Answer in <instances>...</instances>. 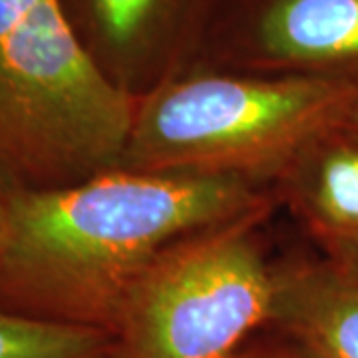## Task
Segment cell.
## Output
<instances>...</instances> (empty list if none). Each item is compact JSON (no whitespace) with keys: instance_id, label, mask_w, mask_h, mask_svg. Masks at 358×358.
I'll return each mask as SVG.
<instances>
[{"instance_id":"1","label":"cell","mask_w":358,"mask_h":358,"mask_svg":"<svg viewBox=\"0 0 358 358\" xmlns=\"http://www.w3.org/2000/svg\"><path fill=\"white\" fill-rule=\"evenodd\" d=\"M8 207L0 310L110 334L166 247L267 201L245 179L112 167L72 185L10 189Z\"/></svg>"},{"instance_id":"2","label":"cell","mask_w":358,"mask_h":358,"mask_svg":"<svg viewBox=\"0 0 358 358\" xmlns=\"http://www.w3.org/2000/svg\"><path fill=\"white\" fill-rule=\"evenodd\" d=\"M358 106V80L199 66L140 94L117 167L255 181L285 173Z\"/></svg>"},{"instance_id":"3","label":"cell","mask_w":358,"mask_h":358,"mask_svg":"<svg viewBox=\"0 0 358 358\" xmlns=\"http://www.w3.org/2000/svg\"><path fill=\"white\" fill-rule=\"evenodd\" d=\"M140 94L94 62L62 0H0V181L52 189L117 167Z\"/></svg>"},{"instance_id":"4","label":"cell","mask_w":358,"mask_h":358,"mask_svg":"<svg viewBox=\"0 0 358 358\" xmlns=\"http://www.w3.org/2000/svg\"><path fill=\"white\" fill-rule=\"evenodd\" d=\"M265 211L166 247L126 294L103 358H231L267 329L275 267L257 235Z\"/></svg>"},{"instance_id":"5","label":"cell","mask_w":358,"mask_h":358,"mask_svg":"<svg viewBox=\"0 0 358 358\" xmlns=\"http://www.w3.org/2000/svg\"><path fill=\"white\" fill-rule=\"evenodd\" d=\"M195 54L211 68L358 80V0H215Z\"/></svg>"},{"instance_id":"6","label":"cell","mask_w":358,"mask_h":358,"mask_svg":"<svg viewBox=\"0 0 358 358\" xmlns=\"http://www.w3.org/2000/svg\"><path fill=\"white\" fill-rule=\"evenodd\" d=\"M215 0H62L78 38L108 76L129 88L166 76L195 54Z\"/></svg>"},{"instance_id":"7","label":"cell","mask_w":358,"mask_h":358,"mask_svg":"<svg viewBox=\"0 0 358 358\" xmlns=\"http://www.w3.org/2000/svg\"><path fill=\"white\" fill-rule=\"evenodd\" d=\"M289 203L327 253L358 277V131L346 122L308 143L282 173Z\"/></svg>"},{"instance_id":"8","label":"cell","mask_w":358,"mask_h":358,"mask_svg":"<svg viewBox=\"0 0 358 358\" xmlns=\"http://www.w3.org/2000/svg\"><path fill=\"white\" fill-rule=\"evenodd\" d=\"M267 327L291 334L319 358H358V277L327 259L275 267Z\"/></svg>"},{"instance_id":"9","label":"cell","mask_w":358,"mask_h":358,"mask_svg":"<svg viewBox=\"0 0 358 358\" xmlns=\"http://www.w3.org/2000/svg\"><path fill=\"white\" fill-rule=\"evenodd\" d=\"M110 334L0 310V358H103Z\"/></svg>"},{"instance_id":"10","label":"cell","mask_w":358,"mask_h":358,"mask_svg":"<svg viewBox=\"0 0 358 358\" xmlns=\"http://www.w3.org/2000/svg\"><path fill=\"white\" fill-rule=\"evenodd\" d=\"M231 358H319L291 334L267 327V333L253 334Z\"/></svg>"},{"instance_id":"11","label":"cell","mask_w":358,"mask_h":358,"mask_svg":"<svg viewBox=\"0 0 358 358\" xmlns=\"http://www.w3.org/2000/svg\"><path fill=\"white\" fill-rule=\"evenodd\" d=\"M8 195H10V189L0 181V259H2L4 247H6V239H8V221H10Z\"/></svg>"},{"instance_id":"12","label":"cell","mask_w":358,"mask_h":358,"mask_svg":"<svg viewBox=\"0 0 358 358\" xmlns=\"http://www.w3.org/2000/svg\"><path fill=\"white\" fill-rule=\"evenodd\" d=\"M348 126L358 131V106L355 108V112L350 114V117H348Z\"/></svg>"}]
</instances>
